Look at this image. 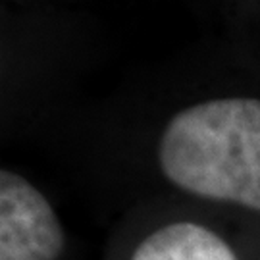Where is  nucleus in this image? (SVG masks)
Instances as JSON below:
<instances>
[{
  "label": "nucleus",
  "mask_w": 260,
  "mask_h": 260,
  "mask_svg": "<svg viewBox=\"0 0 260 260\" xmlns=\"http://www.w3.org/2000/svg\"><path fill=\"white\" fill-rule=\"evenodd\" d=\"M168 181L260 212V99H216L177 112L158 143Z\"/></svg>",
  "instance_id": "1"
},
{
  "label": "nucleus",
  "mask_w": 260,
  "mask_h": 260,
  "mask_svg": "<svg viewBox=\"0 0 260 260\" xmlns=\"http://www.w3.org/2000/svg\"><path fill=\"white\" fill-rule=\"evenodd\" d=\"M64 245V228L47 197L0 168V260H58Z\"/></svg>",
  "instance_id": "2"
},
{
  "label": "nucleus",
  "mask_w": 260,
  "mask_h": 260,
  "mask_svg": "<svg viewBox=\"0 0 260 260\" xmlns=\"http://www.w3.org/2000/svg\"><path fill=\"white\" fill-rule=\"evenodd\" d=\"M129 260H239L218 233L195 222L168 223L145 237Z\"/></svg>",
  "instance_id": "3"
}]
</instances>
